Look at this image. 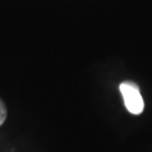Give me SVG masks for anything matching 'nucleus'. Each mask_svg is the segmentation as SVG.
Instances as JSON below:
<instances>
[{"mask_svg":"<svg viewBox=\"0 0 152 152\" xmlns=\"http://www.w3.org/2000/svg\"><path fill=\"white\" fill-rule=\"evenodd\" d=\"M120 90L127 110L131 114H141L144 109V102L140 94L139 86L133 81H124L120 85Z\"/></svg>","mask_w":152,"mask_h":152,"instance_id":"1","label":"nucleus"},{"mask_svg":"<svg viewBox=\"0 0 152 152\" xmlns=\"http://www.w3.org/2000/svg\"><path fill=\"white\" fill-rule=\"evenodd\" d=\"M6 117H7V109H6L4 102L0 99V126L4 124V122L6 121Z\"/></svg>","mask_w":152,"mask_h":152,"instance_id":"2","label":"nucleus"}]
</instances>
